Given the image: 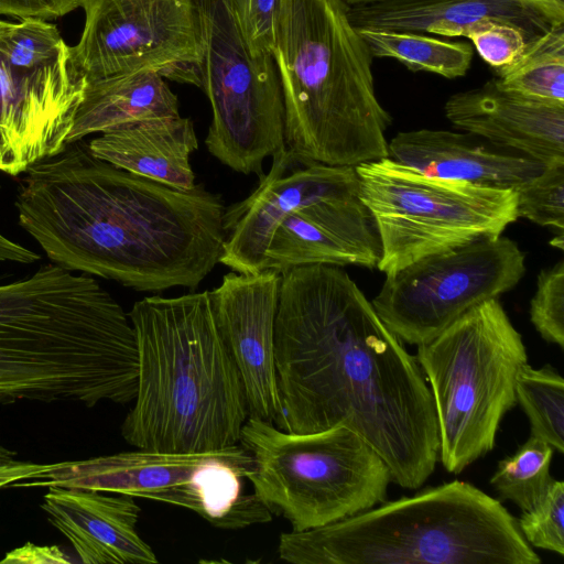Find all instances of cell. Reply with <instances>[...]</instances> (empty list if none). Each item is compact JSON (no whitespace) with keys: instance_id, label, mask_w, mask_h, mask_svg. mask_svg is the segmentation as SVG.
<instances>
[{"instance_id":"obj_1","label":"cell","mask_w":564,"mask_h":564,"mask_svg":"<svg viewBox=\"0 0 564 564\" xmlns=\"http://www.w3.org/2000/svg\"><path fill=\"white\" fill-rule=\"evenodd\" d=\"M280 430L345 426L417 489L438 460L433 398L421 367L343 267L281 272L274 321Z\"/></svg>"},{"instance_id":"obj_2","label":"cell","mask_w":564,"mask_h":564,"mask_svg":"<svg viewBox=\"0 0 564 564\" xmlns=\"http://www.w3.org/2000/svg\"><path fill=\"white\" fill-rule=\"evenodd\" d=\"M24 174L19 223L52 263L144 292L194 290L218 263L225 206L203 184L181 191L132 174L83 140Z\"/></svg>"},{"instance_id":"obj_3","label":"cell","mask_w":564,"mask_h":564,"mask_svg":"<svg viewBox=\"0 0 564 564\" xmlns=\"http://www.w3.org/2000/svg\"><path fill=\"white\" fill-rule=\"evenodd\" d=\"M134 328L91 275L55 263L0 280V402L127 404L138 386Z\"/></svg>"},{"instance_id":"obj_4","label":"cell","mask_w":564,"mask_h":564,"mask_svg":"<svg viewBox=\"0 0 564 564\" xmlns=\"http://www.w3.org/2000/svg\"><path fill=\"white\" fill-rule=\"evenodd\" d=\"M139 372L121 433L137 448L218 452L238 445L248 417L240 375L218 332L209 291L147 296L128 313Z\"/></svg>"},{"instance_id":"obj_5","label":"cell","mask_w":564,"mask_h":564,"mask_svg":"<svg viewBox=\"0 0 564 564\" xmlns=\"http://www.w3.org/2000/svg\"><path fill=\"white\" fill-rule=\"evenodd\" d=\"M272 57L292 156L349 166L388 156L392 117L376 95L373 57L346 2L280 0Z\"/></svg>"},{"instance_id":"obj_6","label":"cell","mask_w":564,"mask_h":564,"mask_svg":"<svg viewBox=\"0 0 564 564\" xmlns=\"http://www.w3.org/2000/svg\"><path fill=\"white\" fill-rule=\"evenodd\" d=\"M293 564H540L500 500L452 480L305 531L280 535Z\"/></svg>"},{"instance_id":"obj_7","label":"cell","mask_w":564,"mask_h":564,"mask_svg":"<svg viewBox=\"0 0 564 564\" xmlns=\"http://www.w3.org/2000/svg\"><path fill=\"white\" fill-rule=\"evenodd\" d=\"M433 398L438 460L459 474L491 452L516 403V378L528 362L521 334L499 297L462 315L415 356Z\"/></svg>"},{"instance_id":"obj_8","label":"cell","mask_w":564,"mask_h":564,"mask_svg":"<svg viewBox=\"0 0 564 564\" xmlns=\"http://www.w3.org/2000/svg\"><path fill=\"white\" fill-rule=\"evenodd\" d=\"M239 443L252 459L246 478L254 494L292 531L339 521L387 499L392 479L386 462L345 426L291 433L249 417Z\"/></svg>"},{"instance_id":"obj_9","label":"cell","mask_w":564,"mask_h":564,"mask_svg":"<svg viewBox=\"0 0 564 564\" xmlns=\"http://www.w3.org/2000/svg\"><path fill=\"white\" fill-rule=\"evenodd\" d=\"M356 172L379 234L377 269L386 274L499 237L519 218L513 188L427 176L389 156L360 163Z\"/></svg>"},{"instance_id":"obj_10","label":"cell","mask_w":564,"mask_h":564,"mask_svg":"<svg viewBox=\"0 0 564 564\" xmlns=\"http://www.w3.org/2000/svg\"><path fill=\"white\" fill-rule=\"evenodd\" d=\"M203 41L200 88L212 106L208 152L231 170L263 176L284 148V104L272 55L253 56L226 0H195Z\"/></svg>"},{"instance_id":"obj_11","label":"cell","mask_w":564,"mask_h":564,"mask_svg":"<svg viewBox=\"0 0 564 564\" xmlns=\"http://www.w3.org/2000/svg\"><path fill=\"white\" fill-rule=\"evenodd\" d=\"M524 273L525 253L501 235L422 258L386 274L371 303L402 343L419 346L474 306L512 290Z\"/></svg>"},{"instance_id":"obj_12","label":"cell","mask_w":564,"mask_h":564,"mask_svg":"<svg viewBox=\"0 0 564 564\" xmlns=\"http://www.w3.org/2000/svg\"><path fill=\"white\" fill-rule=\"evenodd\" d=\"M85 22L70 47L86 82L153 72L197 87L203 41L195 0H82Z\"/></svg>"},{"instance_id":"obj_13","label":"cell","mask_w":564,"mask_h":564,"mask_svg":"<svg viewBox=\"0 0 564 564\" xmlns=\"http://www.w3.org/2000/svg\"><path fill=\"white\" fill-rule=\"evenodd\" d=\"M359 189L356 166L302 162L284 147L272 155L254 191L225 207L218 262L243 274L263 271L272 234L285 216L316 199Z\"/></svg>"},{"instance_id":"obj_14","label":"cell","mask_w":564,"mask_h":564,"mask_svg":"<svg viewBox=\"0 0 564 564\" xmlns=\"http://www.w3.org/2000/svg\"><path fill=\"white\" fill-rule=\"evenodd\" d=\"M85 86L74 64L29 72L0 50V172L17 176L67 145Z\"/></svg>"},{"instance_id":"obj_15","label":"cell","mask_w":564,"mask_h":564,"mask_svg":"<svg viewBox=\"0 0 564 564\" xmlns=\"http://www.w3.org/2000/svg\"><path fill=\"white\" fill-rule=\"evenodd\" d=\"M281 273L231 271L209 291L216 325L243 386L249 417L276 424L282 408L274 359Z\"/></svg>"},{"instance_id":"obj_16","label":"cell","mask_w":564,"mask_h":564,"mask_svg":"<svg viewBox=\"0 0 564 564\" xmlns=\"http://www.w3.org/2000/svg\"><path fill=\"white\" fill-rule=\"evenodd\" d=\"M381 245L360 189L323 197L285 216L274 229L264 270L328 264L377 268Z\"/></svg>"},{"instance_id":"obj_17","label":"cell","mask_w":564,"mask_h":564,"mask_svg":"<svg viewBox=\"0 0 564 564\" xmlns=\"http://www.w3.org/2000/svg\"><path fill=\"white\" fill-rule=\"evenodd\" d=\"M445 116L453 126L544 165L564 162V106L500 88L495 78L449 96Z\"/></svg>"},{"instance_id":"obj_18","label":"cell","mask_w":564,"mask_h":564,"mask_svg":"<svg viewBox=\"0 0 564 564\" xmlns=\"http://www.w3.org/2000/svg\"><path fill=\"white\" fill-rule=\"evenodd\" d=\"M41 508L72 543L84 564H153L151 546L137 530L140 507L132 496L48 487Z\"/></svg>"},{"instance_id":"obj_19","label":"cell","mask_w":564,"mask_h":564,"mask_svg":"<svg viewBox=\"0 0 564 564\" xmlns=\"http://www.w3.org/2000/svg\"><path fill=\"white\" fill-rule=\"evenodd\" d=\"M388 156L427 176L513 189L546 166L469 132L434 129L397 133Z\"/></svg>"},{"instance_id":"obj_20","label":"cell","mask_w":564,"mask_h":564,"mask_svg":"<svg viewBox=\"0 0 564 564\" xmlns=\"http://www.w3.org/2000/svg\"><path fill=\"white\" fill-rule=\"evenodd\" d=\"M241 448L239 444L207 453L138 448L134 452L47 464L39 475L19 480L10 487L82 488L153 500L159 494L189 481L206 463L234 455Z\"/></svg>"},{"instance_id":"obj_21","label":"cell","mask_w":564,"mask_h":564,"mask_svg":"<svg viewBox=\"0 0 564 564\" xmlns=\"http://www.w3.org/2000/svg\"><path fill=\"white\" fill-rule=\"evenodd\" d=\"M356 29L405 31L466 37L484 20L517 25L525 36L543 33L551 25L520 0H384L349 7Z\"/></svg>"},{"instance_id":"obj_22","label":"cell","mask_w":564,"mask_h":564,"mask_svg":"<svg viewBox=\"0 0 564 564\" xmlns=\"http://www.w3.org/2000/svg\"><path fill=\"white\" fill-rule=\"evenodd\" d=\"M87 144L97 159L132 174L181 191L196 185L191 155L198 140L191 118L137 122L100 133Z\"/></svg>"},{"instance_id":"obj_23","label":"cell","mask_w":564,"mask_h":564,"mask_svg":"<svg viewBox=\"0 0 564 564\" xmlns=\"http://www.w3.org/2000/svg\"><path fill=\"white\" fill-rule=\"evenodd\" d=\"M176 116H180L177 96L156 73L133 72L89 80L67 144L94 133Z\"/></svg>"},{"instance_id":"obj_24","label":"cell","mask_w":564,"mask_h":564,"mask_svg":"<svg viewBox=\"0 0 564 564\" xmlns=\"http://www.w3.org/2000/svg\"><path fill=\"white\" fill-rule=\"evenodd\" d=\"M252 459L242 447L238 453L203 465L194 477L159 494L154 500L187 508L217 528L242 529L268 522L271 512L256 494L242 492V479Z\"/></svg>"},{"instance_id":"obj_25","label":"cell","mask_w":564,"mask_h":564,"mask_svg":"<svg viewBox=\"0 0 564 564\" xmlns=\"http://www.w3.org/2000/svg\"><path fill=\"white\" fill-rule=\"evenodd\" d=\"M372 57L394 58L411 72L448 79L465 76L474 50L465 42L448 41L426 33L357 29Z\"/></svg>"},{"instance_id":"obj_26","label":"cell","mask_w":564,"mask_h":564,"mask_svg":"<svg viewBox=\"0 0 564 564\" xmlns=\"http://www.w3.org/2000/svg\"><path fill=\"white\" fill-rule=\"evenodd\" d=\"M496 74V84L507 91L564 106V24L529 40L522 54Z\"/></svg>"},{"instance_id":"obj_27","label":"cell","mask_w":564,"mask_h":564,"mask_svg":"<svg viewBox=\"0 0 564 564\" xmlns=\"http://www.w3.org/2000/svg\"><path fill=\"white\" fill-rule=\"evenodd\" d=\"M516 399L529 419L530 432L564 452V380L551 366L525 362L516 378Z\"/></svg>"},{"instance_id":"obj_28","label":"cell","mask_w":564,"mask_h":564,"mask_svg":"<svg viewBox=\"0 0 564 564\" xmlns=\"http://www.w3.org/2000/svg\"><path fill=\"white\" fill-rule=\"evenodd\" d=\"M553 447L530 435L510 456L499 460L490 485L502 500H510L522 511L531 509L553 480L550 467Z\"/></svg>"},{"instance_id":"obj_29","label":"cell","mask_w":564,"mask_h":564,"mask_svg":"<svg viewBox=\"0 0 564 564\" xmlns=\"http://www.w3.org/2000/svg\"><path fill=\"white\" fill-rule=\"evenodd\" d=\"M0 50L13 66L29 72L73 65L70 46L46 20H0Z\"/></svg>"},{"instance_id":"obj_30","label":"cell","mask_w":564,"mask_h":564,"mask_svg":"<svg viewBox=\"0 0 564 564\" xmlns=\"http://www.w3.org/2000/svg\"><path fill=\"white\" fill-rule=\"evenodd\" d=\"M516 192L518 217L564 232V162L546 165Z\"/></svg>"},{"instance_id":"obj_31","label":"cell","mask_w":564,"mask_h":564,"mask_svg":"<svg viewBox=\"0 0 564 564\" xmlns=\"http://www.w3.org/2000/svg\"><path fill=\"white\" fill-rule=\"evenodd\" d=\"M517 521L532 547L564 556V482L553 478L543 497Z\"/></svg>"},{"instance_id":"obj_32","label":"cell","mask_w":564,"mask_h":564,"mask_svg":"<svg viewBox=\"0 0 564 564\" xmlns=\"http://www.w3.org/2000/svg\"><path fill=\"white\" fill-rule=\"evenodd\" d=\"M530 321L547 343L564 349V261L542 269L530 302Z\"/></svg>"},{"instance_id":"obj_33","label":"cell","mask_w":564,"mask_h":564,"mask_svg":"<svg viewBox=\"0 0 564 564\" xmlns=\"http://www.w3.org/2000/svg\"><path fill=\"white\" fill-rule=\"evenodd\" d=\"M466 37L496 72L511 65L529 41L517 25L499 20L480 21L468 31Z\"/></svg>"},{"instance_id":"obj_34","label":"cell","mask_w":564,"mask_h":564,"mask_svg":"<svg viewBox=\"0 0 564 564\" xmlns=\"http://www.w3.org/2000/svg\"><path fill=\"white\" fill-rule=\"evenodd\" d=\"M253 56L272 55L280 0H226Z\"/></svg>"},{"instance_id":"obj_35","label":"cell","mask_w":564,"mask_h":564,"mask_svg":"<svg viewBox=\"0 0 564 564\" xmlns=\"http://www.w3.org/2000/svg\"><path fill=\"white\" fill-rule=\"evenodd\" d=\"M76 9L66 0H0V15L51 20Z\"/></svg>"},{"instance_id":"obj_36","label":"cell","mask_w":564,"mask_h":564,"mask_svg":"<svg viewBox=\"0 0 564 564\" xmlns=\"http://www.w3.org/2000/svg\"><path fill=\"white\" fill-rule=\"evenodd\" d=\"M77 562L57 545H35L25 543L24 545L7 553L0 564H66Z\"/></svg>"},{"instance_id":"obj_37","label":"cell","mask_w":564,"mask_h":564,"mask_svg":"<svg viewBox=\"0 0 564 564\" xmlns=\"http://www.w3.org/2000/svg\"><path fill=\"white\" fill-rule=\"evenodd\" d=\"M46 465L18 460L7 449L0 454V488H7L19 480L32 478L43 471Z\"/></svg>"},{"instance_id":"obj_38","label":"cell","mask_w":564,"mask_h":564,"mask_svg":"<svg viewBox=\"0 0 564 564\" xmlns=\"http://www.w3.org/2000/svg\"><path fill=\"white\" fill-rule=\"evenodd\" d=\"M552 25L564 24V0H520Z\"/></svg>"},{"instance_id":"obj_39","label":"cell","mask_w":564,"mask_h":564,"mask_svg":"<svg viewBox=\"0 0 564 564\" xmlns=\"http://www.w3.org/2000/svg\"><path fill=\"white\" fill-rule=\"evenodd\" d=\"M550 245L558 248L560 250L564 249V232L556 234L555 237L550 241Z\"/></svg>"},{"instance_id":"obj_40","label":"cell","mask_w":564,"mask_h":564,"mask_svg":"<svg viewBox=\"0 0 564 564\" xmlns=\"http://www.w3.org/2000/svg\"><path fill=\"white\" fill-rule=\"evenodd\" d=\"M343 1L346 2L349 7H352V6H359V4H369V3L381 2L384 0H343Z\"/></svg>"},{"instance_id":"obj_41","label":"cell","mask_w":564,"mask_h":564,"mask_svg":"<svg viewBox=\"0 0 564 564\" xmlns=\"http://www.w3.org/2000/svg\"><path fill=\"white\" fill-rule=\"evenodd\" d=\"M6 451H7L6 448H3V447H1V446H0V454H2V453H3V452H6Z\"/></svg>"},{"instance_id":"obj_42","label":"cell","mask_w":564,"mask_h":564,"mask_svg":"<svg viewBox=\"0 0 564 564\" xmlns=\"http://www.w3.org/2000/svg\"><path fill=\"white\" fill-rule=\"evenodd\" d=\"M80 1H82V0H77L78 7H79V2H80Z\"/></svg>"}]
</instances>
